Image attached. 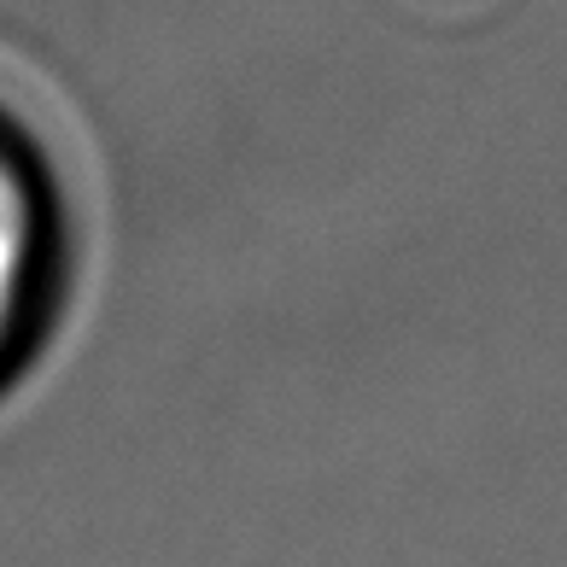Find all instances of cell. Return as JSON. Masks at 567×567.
<instances>
[{
    "label": "cell",
    "instance_id": "6da1fadb",
    "mask_svg": "<svg viewBox=\"0 0 567 567\" xmlns=\"http://www.w3.org/2000/svg\"><path fill=\"white\" fill-rule=\"evenodd\" d=\"M71 194L24 112L0 100V398L41 363L71 305Z\"/></svg>",
    "mask_w": 567,
    "mask_h": 567
}]
</instances>
